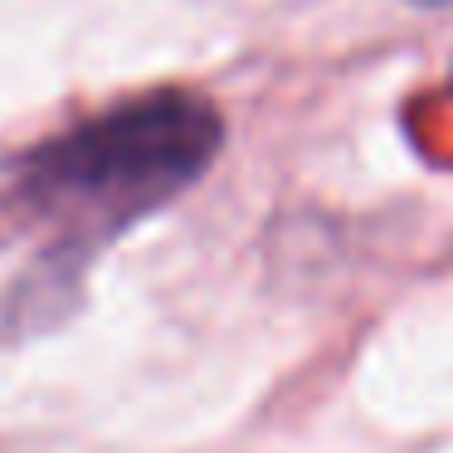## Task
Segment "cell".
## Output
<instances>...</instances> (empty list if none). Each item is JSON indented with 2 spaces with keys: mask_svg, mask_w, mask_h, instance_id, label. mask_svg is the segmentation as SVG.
<instances>
[{
  "mask_svg": "<svg viewBox=\"0 0 453 453\" xmlns=\"http://www.w3.org/2000/svg\"><path fill=\"white\" fill-rule=\"evenodd\" d=\"M414 5H429V11H443V5H453V0H414Z\"/></svg>",
  "mask_w": 453,
  "mask_h": 453,
  "instance_id": "7a4b0ae2",
  "label": "cell"
},
{
  "mask_svg": "<svg viewBox=\"0 0 453 453\" xmlns=\"http://www.w3.org/2000/svg\"><path fill=\"white\" fill-rule=\"evenodd\" d=\"M225 122L205 98L161 88L50 137L20 161V200L69 234H112L205 176Z\"/></svg>",
  "mask_w": 453,
  "mask_h": 453,
  "instance_id": "6da1fadb",
  "label": "cell"
}]
</instances>
